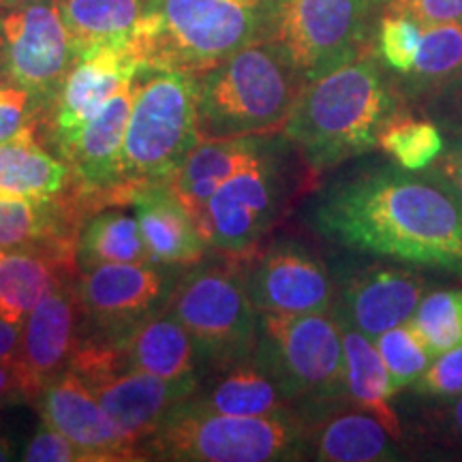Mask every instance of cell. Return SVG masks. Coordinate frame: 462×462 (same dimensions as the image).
Segmentation results:
<instances>
[{"label":"cell","mask_w":462,"mask_h":462,"mask_svg":"<svg viewBox=\"0 0 462 462\" xmlns=\"http://www.w3.org/2000/svg\"><path fill=\"white\" fill-rule=\"evenodd\" d=\"M343 328V345H345V379H346V398L354 407L371 413L396 441L402 439V429L398 415L392 407V396L394 388L381 360L377 346L366 334H362L349 321L340 319Z\"/></svg>","instance_id":"cell-28"},{"label":"cell","mask_w":462,"mask_h":462,"mask_svg":"<svg viewBox=\"0 0 462 462\" xmlns=\"http://www.w3.org/2000/svg\"><path fill=\"white\" fill-rule=\"evenodd\" d=\"M413 390L429 398H454L462 394V345L439 354L426 373L415 381Z\"/></svg>","instance_id":"cell-37"},{"label":"cell","mask_w":462,"mask_h":462,"mask_svg":"<svg viewBox=\"0 0 462 462\" xmlns=\"http://www.w3.org/2000/svg\"><path fill=\"white\" fill-rule=\"evenodd\" d=\"M421 24L411 17L383 14L377 31V51L381 60L388 65L392 71L404 75L413 67L415 54H418Z\"/></svg>","instance_id":"cell-35"},{"label":"cell","mask_w":462,"mask_h":462,"mask_svg":"<svg viewBox=\"0 0 462 462\" xmlns=\"http://www.w3.org/2000/svg\"><path fill=\"white\" fill-rule=\"evenodd\" d=\"M343 404L304 418L309 421L306 458L321 462H390L401 458L396 439L374 415L357 407L340 409Z\"/></svg>","instance_id":"cell-22"},{"label":"cell","mask_w":462,"mask_h":462,"mask_svg":"<svg viewBox=\"0 0 462 462\" xmlns=\"http://www.w3.org/2000/svg\"><path fill=\"white\" fill-rule=\"evenodd\" d=\"M268 0H148L131 37L142 69L204 73L263 39Z\"/></svg>","instance_id":"cell-3"},{"label":"cell","mask_w":462,"mask_h":462,"mask_svg":"<svg viewBox=\"0 0 462 462\" xmlns=\"http://www.w3.org/2000/svg\"><path fill=\"white\" fill-rule=\"evenodd\" d=\"M430 167H435V170L462 195V137H456L452 146L443 150Z\"/></svg>","instance_id":"cell-41"},{"label":"cell","mask_w":462,"mask_h":462,"mask_svg":"<svg viewBox=\"0 0 462 462\" xmlns=\"http://www.w3.org/2000/svg\"><path fill=\"white\" fill-rule=\"evenodd\" d=\"M310 225L354 251L462 274V195L435 167L356 173L321 193Z\"/></svg>","instance_id":"cell-1"},{"label":"cell","mask_w":462,"mask_h":462,"mask_svg":"<svg viewBox=\"0 0 462 462\" xmlns=\"http://www.w3.org/2000/svg\"><path fill=\"white\" fill-rule=\"evenodd\" d=\"M396 112L379 65L362 54L306 82L281 133L319 176L379 148V133Z\"/></svg>","instance_id":"cell-2"},{"label":"cell","mask_w":462,"mask_h":462,"mask_svg":"<svg viewBox=\"0 0 462 462\" xmlns=\"http://www.w3.org/2000/svg\"><path fill=\"white\" fill-rule=\"evenodd\" d=\"M92 212L75 187L51 199L0 198V251L45 253L78 265V236Z\"/></svg>","instance_id":"cell-19"},{"label":"cell","mask_w":462,"mask_h":462,"mask_svg":"<svg viewBox=\"0 0 462 462\" xmlns=\"http://www.w3.org/2000/svg\"><path fill=\"white\" fill-rule=\"evenodd\" d=\"M383 14L411 17L421 26L462 24V0H381Z\"/></svg>","instance_id":"cell-39"},{"label":"cell","mask_w":462,"mask_h":462,"mask_svg":"<svg viewBox=\"0 0 462 462\" xmlns=\"http://www.w3.org/2000/svg\"><path fill=\"white\" fill-rule=\"evenodd\" d=\"M371 0H268L263 39L287 51L306 82L364 54Z\"/></svg>","instance_id":"cell-9"},{"label":"cell","mask_w":462,"mask_h":462,"mask_svg":"<svg viewBox=\"0 0 462 462\" xmlns=\"http://www.w3.org/2000/svg\"><path fill=\"white\" fill-rule=\"evenodd\" d=\"M34 404L42 420L82 449L88 462L146 460L142 448L125 435L84 381L69 368L39 392Z\"/></svg>","instance_id":"cell-17"},{"label":"cell","mask_w":462,"mask_h":462,"mask_svg":"<svg viewBox=\"0 0 462 462\" xmlns=\"http://www.w3.org/2000/svg\"><path fill=\"white\" fill-rule=\"evenodd\" d=\"M106 340L114 345L125 368L165 379L199 377L193 340L167 304L133 326L123 337Z\"/></svg>","instance_id":"cell-23"},{"label":"cell","mask_w":462,"mask_h":462,"mask_svg":"<svg viewBox=\"0 0 462 462\" xmlns=\"http://www.w3.org/2000/svg\"><path fill=\"white\" fill-rule=\"evenodd\" d=\"M5 11H7V9H3V7H0V15H3V14H5Z\"/></svg>","instance_id":"cell-48"},{"label":"cell","mask_w":462,"mask_h":462,"mask_svg":"<svg viewBox=\"0 0 462 462\" xmlns=\"http://www.w3.org/2000/svg\"><path fill=\"white\" fill-rule=\"evenodd\" d=\"M20 460L26 462H88L86 454L58 432L50 421H39L37 430L22 449Z\"/></svg>","instance_id":"cell-38"},{"label":"cell","mask_w":462,"mask_h":462,"mask_svg":"<svg viewBox=\"0 0 462 462\" xmlns=\"http://www.w3.org/2000/svg\"><path fill=\"white\" fill-rule=\"evenodd\" d=\"M373 343L377 346L385 368H388L394 394L407 388H413L415 381L426 373V368L435 360L420 340L418 334L413 332L409 321L383 332Z\"/></svg>","instance_id":"cell-34"},{"label":"cell","mask_w":462,"mask_h":462,"mask_svg":"<svg viewBox=\"0 0 462 462\" xmlns=\"http://www.w3.org/2000/svg\"><path fill=\"white\" fill-rule=\"evenodd\" d=\"M167 306L187 328L199 368L208 373L227 368L255 351L259 310L248 298L242 265H187Z\"/></svg>","instance_id":"cell-8"},{"label":"cell","mask_w":462,"mask_h":462,"mask_svg":"<svg viewBox=\"0 0 462 462\" xmlns=\"http://www.w3.org/2000/svg\"><path fill=\"white\" fill-rule=\"evenodd\" d=\"M45 114L48 107L31 92L11 82H0V143L34 133Z\"/></svg>","instance_id":"cell-36"},{"label":"cell","mask_w":462,"mask_h":462,"mask_svg":"<svg viewBox=\"0 0 462 462\" xmlns=\"http://www.w3.org/2000/svg\"><path fill=\"white\" fill-rule=\"evenodd\" d=\"M379 148L404 170H424L446 150L439 126L429 118L396 112L379 133Z\"/></svg>","instance_id":"cell-32"},{"label":"cell","mask_w":462,"mask_h":462,"mask_svg":"<svg viewBox=\"0 0 462 462\" xmlns=\"http://www.w3.org/2000/svg\"><path fill=\"white\" fill-rule=\"evenodd\" d=\"M0 58L7 82L28 90L50 109L79 58L56 0L7 9L0 15Z\"/></svg>","instance_id":"cell-11"},{"label":"cell","mask_w":462,"mask_h":462,"mask_svg":"<svg viewBox=\"0 0 462 462\" xmlns=\"http://www.w3.org/2000/svg\"><path fill=\"white\" fill-rule=\"evenodd\" d=\"M449 90H452V97H449L448 107V125L452 126L456 137H462V82Z\"/></svg>","instance_id":"cell-44"},{"label":"cell","mask_w":462,"mask_h":462,"mask_svg":"<svg viewBox=\"0 0 462 462\" xmlns=\"http://www.w3.org/2000/svg\"><path fill=\"white\" fill-rule=\"evenodd\" d=\"M148 0H56L79 54L92 45L129 43Z\"/></svg>","instance_id":"cell-31"},{"label":"cell","mask_w":462,"mask_h":462,"mask_svg":"<svg viewBox=\"0 0 462 462\" xmlns=\"http://www.w3.org/2000/svg\"><path fill=\"white\" fill-rule=\"evenodd\" d=\"M201 142L198 126V73L142 69L123 143V176L133 190L170 182Z\"/></svg>","instance_id":"cell-6"},{"label":"cell","mask_w":462,"mask_h":462,"mask_svg":"<svg viewBox=\"0 0 462 462\" xmlns=\"http://www.w3.org/2000/svg\"><path fill=\"white\" fill-rule=\"evenodd\" d=\"M306 79L273 39H257L221 65L198 73L201 140L281 131Z\"/></svg>","instance_id":"cell-4"},{"label":"cell","mask_w":462,"mask_h":462,"mask_svg":"<svg viewBox=\"0 0 462 462\" xmlns=\"http://www.w3.org/2000/svg\"><path fill=\"white\" fill-rule=\"evenodd\" d=\"M82 337L84 310L78 279H71L43 298L22 323L15 360L24 373L31 402L51 379L67 371Z\"/></svg>","instance_id":"cell-18"},{"label":"cell","mask_w":462,"mask_h":462,"mask_svg":"<svg viewBox=\"0 0 462 462\" xmlns=\"http://www.w3.org/2000/svg\"><path fill=\"white\" fill-rule=\"evenodd\" d=\"M448 407L437 413L439 424L443 426V435H446L454 446L462 448V394L448 398Z\"/></svg>","instance_id":"cell-42"},{"label":"cell","mask_w":462,"mask_h":462,"mask_svg":"<svg viewBox=\"0 0 462 462\" xmlns=\"http://www.w3.org/2000/svg\"><path fill=\"white\" fill-rule=\"evenodd\" d=\"M426 289L424 276L411 270L371 265L346 279L332 313L374 340L411 319Z\"/></svg>","instance_id":"cell-20"},{"label":"cell","mask_w":462,"mask_h":462,"mask_svg":"<svg viewBox=\"0 0 462 462\" xmlns=\"http://www.w3.org/2000/svg\"><path fill=\"white\" fill-rule=\"evenodd\" d=\"M73 187L71 167L39 146L34 133L0 143V198L51 199Z\"/></svg>","instance_id":"cell-27"},{"label":"cell","mask_w":462,"mask_h":462,"mask_svg":"<svg viewBox=\"0 0 462 462\" xmlns=\"http://www.w3.org/2000/svg\"><path fill=\"white\" fill-rule=\"evenodd\" d=\"M79 273L106 263H154L143 245L135 215L118 208L103 206L86 218L75 246Z\"/></svg>","instance_id":"cell-29"},{"label":"cell","mask_w":462,"mask_h":462,"mask_svg":"<svg viewBox=\"0 0 462 462\" xmlns=\"http://www.w3.org/2000/svg\"><path fill=\"white\" fill-rule=\"evenodd\" d=\"M404 92L413 99L439 95L462 82V24L421 28L413 67L401 75Z\"/></svg>","instance_id":"cell-30"},{"label":"cell","mask_w":462,"mask_h":462,"mask_svg":"<svg viewBox=\"0 0 462 462\" xmlns=\"http://www.w3.org/2000/svg\"><path fill=\"white\" fill-rule=\"evenodd\" d=\"M242 263L248 298L259 313L306 315L332 310V276L326 263L298 242H276L257 255L242 257Z\"/></svg>","instance_id":"cell-14"},{"label":"cell","mask_w":462,"mask_h":462,"mask_svg":"<svg viewBox=\"0 0 462 462\" xmlns=\"http://www.w3.org/2000/svg\"><path fill=\"white\" fill-rule=\"evenodd\" d=\"M276 143L279 140L229 178L206 204L198 227L212 251L231 259L251 255L279 221L287 199V176Z\"/></svg>","instance_id":"cell-10"},{"label":"cell","mask_w":462,"mask_h":462,"mask_svg":"<svg viewBox=\"0 0 462 462\" xmlns=\"http://www.w3.org/2000/svg\"><path fill=\"white\" fill-rule=\"evenodd\" d=\"M409 323L432 357L462 345V289L424 296Z\"/></svg>","instance_id":"cell-33"},{"label":"cell","mask_w":462,"mask_h":462,"mask_svg":"<svg viewBox=\"0 0 462 462\" xmlns=\"http://www.w3.org/2000/svg\"><path fill=\"white\" fill-rule=\"evenodd\" d=\"M0 82H7V78H5V67H3V58H0Z\"/></svg>","instance_id":"cell-47"},{"label":"cell","mask_w":462,"mask_h":462,"mask_svg":"<svg viewBox=\"0 0 462 462\" xmlns=\"http://www.w3.org/2000/svg\"><path fill=\"white\" fill-rule=\"evenodd\" d=\"M140 71L142 65L131 43H103L84 50L43 120L56 154Z\"/></svg>","instance_id":"cell-16"},{"label":"cell","mask_w":462,"mask_h":462,"mask_svg":"<svg viewBox=\"0 0 462 462\" xmlns=\"http://www.w3.org/2000/svg\"><path fill=\"white\" fill-rule=\"evenodd\" d=\"M15 458H20V456H17L15 443L11 441V439L5 435V432H0V462L15 460Z\"/></svg>","instance_id":"cell-45"},{"label":"cell","mask_w":462,"mask_h":462,"mask_svg":"<svg viewBox=\"0 0 462 462\" xmlns=\"http://www.w3.org/2000/svg\"><path fill=\"white\" fill-rule=\"evenodd\" d=\"M304 415L245 418L198 411L178 404L142 443L146 460L167 462H279L306 458Z\"/></svg>","instance_id":"cell-5"},{"label":"cell","mask_w":462,"mask_h":462,"mask_svg":"<svg viewBox=\"0 0 462 462\" xmlns=\"http://www.w3.org/2000/svg\"><path fill=\"white\" fill-rule=\"evenodd\" d=\"M274 140L268 135L227 137V140H201L190 150L184 163L171 176V189L176 190L182 204L189 208L195 223L212 195L229 178L257 161L273 146Z\"/></svg>","instance_id":"cell-24"},{"label":"cell","mask_w":462,"mask_h":462,"mask_svg":"<svg viewBox=\"0 0 462 462\" xmlns=\"http://www.w3.org/2000/svg\"><path fill=\"white\" fill-rule=\"evenodd\" d=\"M176 265L106 263L78 274L84 337L118 338L163 309L180 276Z\"/></svg>","instance_id":"cell-13"},{"label":"cell","mask_w":462,"mask_h":462,"mask_svg":"<svg viewBox=\"0 0 462 462\" xmlns=\"http://www.w3.org/2000/svg\"><path fill=\"white\" fill-rule=\"evenodd\" d=\"M11 401H31L24 373L15 357L0 362V402Z\"/></svg>","instance_id":"cell-40"},{"label":"cell","mask_w":462,"mask_h":462,"mask_svg":"<svg viewBox=\"0 0 462 462\" xmlns=\"http://www.w3.org/2000/svg\"><path fill=\"white\" fill-rule=\"evenodd\" d=\"M78 274V265L45 253L0 251V317L22 326L34 306Z\"/></svg>","instance_id":"cell-26"},{"label":"cell","mask_w":462,"mask_h":462,"mask_svg":"<svg viewBox=\"0 0 462 462\" xmlns=\"http://www.w3.org/2000/svg\"><path fill=\"white\" fill-rule=\"evenodd\" d=\"M37 3H51V0H0V7L17 9V7H26V5H37Z\"/></svg>","instance_id":"cell-46"},{"label":"cell","mask_w":462,"mask_h":462,"mask_svg":"<svg viewBox=\"0 0 462 462\" xmlns=\"http://www.w3.org/2000/svg\"><path fill=\"white\" fill-rule=\"evenodd\" d=\"M148 255L161 265H193L208 253V242L189 208L170 182H154L133 190L131 198Z\"/></svg>","instance_id":"cell-21"},{"label":"cell","mask_w":462,"mask_h":462,"mask_svg":"<svg viewBox=\"0 0 462 462\" xmlns=\"http://www.w3.org/2000/svg\"><path fill=\"white\" fill-rule=\"evenodd\" d=\"M20 334L22 326H15L0 317V362L14 360L20 349Z\"/></svg>","instance_id":"cell-43"},{"label":"cell","mask_w":462,"mask_h":462,"mask_svg":"<svg viewBox=\"0 0 462 462\" xmlns=\"http://www.w3.org/2000/svg\"><path fill=\"white\" fill-rule=\"evenodd\" d=\"M184 402L198 411L245 418H281L293 413V404L253 354L212 373L210 383H199L198 392Z\"/></svg>","instance_id":"cell-25"},{"label":"cell","mask_w":462,"mask_h":462,"mask_svg":"<svg viewBox=\"0 0 462 462\" xmlns=\"http://www.w3.org/2000/svg\"><path fill=\"white\" fill-rule=\"evenodd\" d=\"M253 356L289 402L304 404V418L349 402L343 328L332 310L306 315L259 313Z\"/></svg>","instance_id":"cell-7"},{"label":"cell","mask_w":462,"mask_h":462,"mask_svg":"<svg viewBox=\"0 0 462 462\" xmlns=\"http://www.w3.org/2000/svg\"><path fill=\"white\" fill-rule=\"evenodd\" d=\"M133 99L135 78L116 92L106 107L75 133L71 142L58 150V157L71 167L75 189L95 210L131 201V190L123 176V143Z\"/></svg>","instance_id":"cell-15"},{"label":"cell","mask_w":462,"mask_h":462,"mask_svg":"<svg viewBox=\"0 0 462 462\" xmlns=\"http://www.w3.org/2000/svg\"><path fill=\"white\" fill-rule=\"evenodd\" d=\"M69 371L84 381L125 435L140 448L178 404L198 392L201 383L199 377L165 379L123 368L99 351L78 354Z\"/></svg>","instance_id":"cell-12"}]
</instances>
